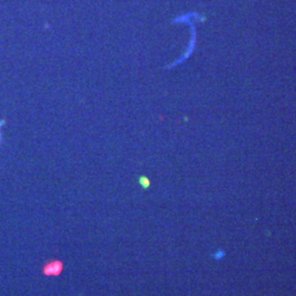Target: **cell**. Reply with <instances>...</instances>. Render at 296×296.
<instances>
[{
	"label": "cell",
	"instance_id": "cell-1",
	"mask_svg": "<svg viewBox=\"0 0 296 296\" xmlns=\"http://www.w3.org/2000/svg\"><path fill=\"white\" fill-rule=\"evenodd\" d=\"M64 269V264L59 260H52L45 263L42 269V272L45 276H58Z\"/></svg>",
	"mask_w": 296,
	"mask_h": 296
},
{
	"label": "cell",
	"instance_id": "cell-2",
	"mask_svg": "<svg viewBox=\"0 0 296 296\" xmlns=\"http://www.w3.org/2000/svg\"><path fill=\"white\" fill-rule=\"evenodd\" d=\"M140 181H142L143 186H146V188H147V186H148V184H149V183H148V180H147V179H145V178H143V179H142V180H140Z\"/></svg>",
	"mask_w": 296,
	"mask_h": 296
}]
</instances>
